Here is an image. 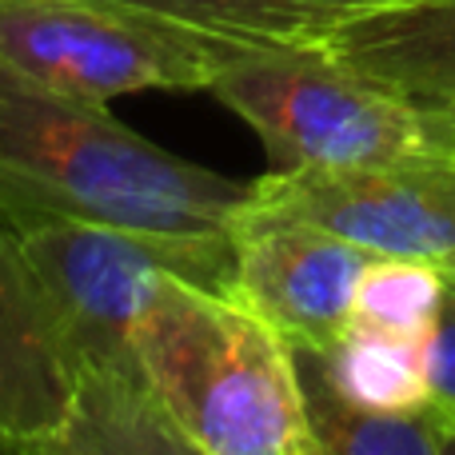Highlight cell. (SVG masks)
Returning <instances> with one entry per match:
<instances>
[{
  "label": "cell",
  "mask_w": 455,
  "mask_h": 455,
  "mask_svg": "<svg viewBox=\"0 0 455 455\" xmlns=\"http://www.w3.org/2000/svg\"><path fill=\"white\" fill-rule=\"evenodd\" d=\"M251 180H232L144 140L108 104L56 92L0 56V220H108L235 259Z\"/></svg>",
  "instance_id": "obj_1"
},
{
  "label": "cell",
  "mask_w": 455,
  "mask_h": 455,
  "mask_svg": "<svg viewBox=\"0 0 455 455\" xmlns=\"http://www.w3.org/2000/svg\"><path fill=\"white\" fill-rule=\"evenodd\" d=\"M12 232L44 288L76 371V403L60 455L188 451L144 376L132 323L164 267H176L208 288L232 291L235 259L80 216Z\"/></svg>",
  "instance_id": "obj_2"
},
{
  "label": "cell",
  "mask_w": 455,
  "mask_h": 455,
  "mask_svg": "<svg viewBox=\"0 0 455 455\" xmlns=\"http://www.w3.org/2000/svg\"><path fill=\"white\" fill-rule=\"evenodd\" d=\"M132 344L168 424L200 455H320L296 347L235 291L164 267Z\"/></svg>",
  "instance_id": "obj_3"
},
{
  "label": "cell",
  "mask_w": 455,
  "mask_h": 455,
  "mask_svg": "<svg viewBox=\"0 0 455 455\" xmlns=\"http://www.w3.org/2000/svg\"><path fill=\"white\" fill-rule=\"evenodd\" d=\"M208 92L259 136L272 172H344L451 148L427 108L320 44H240Z\"/></svg>",
  "instance_id": "obj_4"
},
{
  "label": "cell",
  "mask_w": 455,
  "mask_h": 455,
  "mask_svg": "<svg viewBox=\"0 0 455 455\" xmlns=\"http://www.w3.org/2000/svg\"><path fill=\"white\" fill-rule=\"evenodd\" d=\"M235 48L116 0H0V56L92 104L132 92H208Z\"/></svg>",
  "instance_id": "obj_5"
},
{
  "label": "cell",
  "mask_w": 455,
  "mask_h": 455,
  "mask_svg": "<svg viewBox=\"0 0 455 455\" xmlns=\"http://www.w3.org/2000/svg\"><path fill=\"white\" fill-rule=\"evenodd\" d=\"M248 204L455 280V148L344 172H267L251 180Z\"/></svg>",
  "instance_id": "obj_6"
},
{
  "label": "cell",
  "mask_w": 455,
  "mask_h": 455,
  "mask_svg": "<svg viewBox=\"0 0 455 455\" xmlns=\"http://www.w3.org/2000/svg\"><path fill=\"white\" fill-rule=\"evenodd\" d=\"M232 291L291 347L323 352L352 323V299L371 251L320 224L243 204L235 220Z\"/></svg>",
  "instance_id": "obj_7"
},
{
  "label": "cell",
  "mask_w": 455,
  "mask_h": 455,
  "mask_svg": "<svg viewBox=\"0 0 455 455\" xmlns=\"http://www.w3.org/2000/svg\"><path fill=\"white\" fill-rule=\"evenodd\" d=\"M76 371L36 272L0 220V451H56L68 435Z\"/></svg>",
  "instance_id": "obj_8"
},
{
  "label": "cell",
  "mask_w": 455,
  "mask_h": 455,
  "mask_svg": "<svg viewBox=\"0 0 455 455\" xmlns=\"http://www.w3.org/2000/svg\"><path fill=\"white\" fill-rule=\"evenodd\" d=\"M315 44L419 108L455 100V0H384Z\"/></svg>",
  "instance_id": "obj_9"
},
{
  "label": "cell",
  "mask_w": 455,
  "mask_h": 455,
  "mask_svg": "<svg viewBox=\"0 0 455 455\" xmlns=\"http://www.w3.org/2000/svg\"><path fill=\"white\" fill-rule=\"evenodd\" d=\"M204 28L235 44H315L336 24L384 0H116Z\"/></svg>",
  "instance_id": "obj_10"
},
{
  "label": "cell",
  "mask_w": 455,
  "mask_h": 455,
  "mask_svg": "<svg viewBox=\"0 0 455 455\" xmlns=\"http://www.w3.org/2000/svg\"><path fill=\"white\" fill-rule=\"evenodd\" d=\"M424 344L427 339H400L368 328H347L323 352H307V347H296V352L307 355V363L344 400L360 403V408L408 411L432 400Z\"/></svg>",
  "instance_id": "obj_11"
},
{
  "label": "cell",
  "mask_w": 455,
  "mask_h": 455,
  "mask_svg": "<svg viewBox=\"0 0 455 455\" xmlns=\"http://www.w3.org/2000/svg\"><path fill=\"white\" fill-rule=\"evenodd\" d=\"M443 275L427 264L376 256L360 275L352 299V323L400 339H427L443 299Z\"/></svg>",
  "instance_id": "obj_12"
},
{
  "label": "cell",
  "mask_w": 455,
  "mask_h": 455,
  "mask_svg": "<svg viewBox=\"0 0 455 455\" xmlns=\"http://www.w3.org/2000/svg\"><path fill=\"white\" fill-rule=\"evenodd\" d=\"M424 363H427V392H432V400L455 408V280L443 283L440 315H435L424 344Z\"/></svg>",
  "instance_id": "obj_13"
},
{
  "label": "cell",
  "mask_w": 455,
  "mask_h": 455,
  "mask_svg": "<svg viewBox=\"0 0 455 455\" xmlns=\"http://www.w3.org/2000/svg\"><path fill=\"white\" fill-rule=\"evenodd\" d=\"M435 116V124H440V132H443V140L455 148V100L448 104V108H427Z\"/></svg>",
  "instance_id": "obj_14"
}]
</instances>
